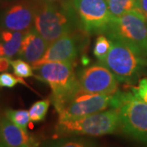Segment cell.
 Returning <instances> with one entry per match:
<instances>
[{"label": "cell", "mask_w": 147, "mask_h": 147, "mask_svg": "<svg viewBox=\"0 0 147 147\" xmlns=\"http://www.w3.org/2000/svg\"><path fill=\"white\" fill-rule=\"evenodd\" d=\"M82 92L91 94L113 95L119 91V81L101 63L83 69L78 75Z\"/></svg>", "instance_id": "9c48e42d"}, {"label": "cell", "mask_w": 147, "mask_h": 147, "mask_svg": "<svg viewBox=\"0 0 147 147\" xmlns=\"http://www.w3.org/2000/svg\"><path fill=\"white\" fill-rule=\"evenodd\" d=\"M49 106L50 100L47 99L38 100L35 103H34L29 110L30 121L34 123H39L44 120Z\"/></svg>", "instance_id": "ac0fdd59"}, {"label": "cell", "mask_w": 147, "mask_h": 147, "mask_svg": "<svg viewBox=\"0 0 147 147\" xmlns=\"http://www.w3.org/2000/svg\"><path fill=\"white\" fill-rule=\"evenodd\" d=\"M39 143L28 131L7 118L0 119V147H38Z\"/></svg>", "instance_id": "7c38bea8"}, {"label": "cell", "mask_w": 147, "mask_h": 147, "mask_svg": "<svg viewBox=\"0 0 147 147\" xmlns=\"http://www.w3.org/2000/svg\"><path fill=\"white\" fill-rule=\"evenodd\" d=\"M110 48V40L103 34L98 35L96 38L93 47V55L99 62L105 61Z\"/></svg>", "instance_id": "d6986e66"}, {"label": "cell", "mask_w": 147, "mask_h": 147, "mask_svg": "<svg viewBox=\"0 0 147 147\" xmlns=\"http://www.w3.org/2000/svg\"><path fill=\"white\" fill-rule=\"evenodd\" d=\"M110 40V51L105 61L100 63L110 69L119 83L133 84L147 65L146 57L121 41Z\"/></svg>", "instance_id": "5b68a950"}, {"label": "cell", "mask_w": 147, "mask_h": 147, "mask_svg": "<svg viewBox=\"0 0 147 147\" xmlns=\"http://www.w3.org/2000/svg\"><path fill=\"white\" fill-rule=\"evenodd\" d=\"M80 41L74 33L58 38L49 45L45 54L39 61L32 64V67H37L47 62L74 63L81 50Z\"/></svg>", "instance_id": "30bf717a"}, {"label": "cell", "mask_w": 147, "mask_h": 147, "mask_svg": "<svg viewBox=\"0 0 147 147\" xmlns=\"http://www.w3.org/2000/svg\"><path fill=\"white\" fill-rule=\"evenodd\" d=\"M80 30L86 34H104L113 18L107 0H72Z\"/></svg>", "instance_id": "52a82bcc"}, {"label": "cell", "mask_w": 147, "mask_h": 147, "mask_svg": "<svg viewBox=\"0 0 147 147\" xmlns=\"http://www.w3.org/2000/svg\"><path fill=\"white\" fill-rule=\"evenodd\" d=\"M3 56V46H2V42L0 40V57H2Z\"/></svg>", "instance_id": "484cf974"}, {"label": "cell", "mask_w": 147, "mask_h": 147, "mask_svg": "<svg viewBox=\"0 0 147 147\" xmlns=\"http://www.w3.org/2000/svg\"><path fill=\"white\" fill-rule=\"evenodd\" d=\"M109 9L114 17L123 16L128 11L137 10V0H107Z\"/></svg>", "instance_id": "2e32d148"}, {"label": "cell", "mask_w": 147, "mask_h": 147, "mask_svg": "<svg viewBox=\"0 0 147 147\" xmlns=\"http://www.w3.org/2000/svg\"><path fill=\"white\" fill-rule=\"evenodd\" d=\"M26 32L2 30L0 32V40L3 46V57L11 59L18 54Z\"/></svg>", "instance_id": "5bb4252c"}, {"label": "cell", "mask_w": 147, "mask_h": 147, "mask_svg": "<svg viewBox=\"0 0 147 147\" xmlns=\"http://www.w3.org/2000/svg\"><path fill=\"white\" fill-rule=\"evenodd\" d=\"M42 3H55L59 0H40Z\"/></svg>", "instance_id": "d4e9b609"}, {"label": "cell", "mask_w": 147, "mask_h": 147, "mask_svg": "<svg viewBox=\"0 0 147 147\" xmlns=\"http://www.w3.org/2000/svg\"><path fill=\"white\" fill-rule=\"evenodd\" d=\"M120 129L119 109L109 110L70 120H58L55 127V137L70 136L101 137L113 134Z\"/></svg>", "instance_id": "3957f363"}, {"label": "cell", "mask_w": 147, "mask_h": 147, "mask_svg": "<svg viewBox=\"0 0 147 147\" xmlns=\"http://www.w3.org/2000/svg\"><path fill=\"white\" fill-rule=\"evenodd\" d=\"M34 28L49 44L80 30L73 1L63 0L61 4L42 3L36 9Z\"/></svg>", "instance_id": "6da1fadb"}, {"label": "cell", "mask_w": 147, "mask_h": 147, "mask_svg": "<svg viewBox=\"0 0 147 147\" xmlns=\"http://www.w3.org/2000/svg\"><path fill=\"white\" fill-rule=\"evenodd\" d=\"M131 91L137 95L139 98L147 103V77L139 80L137 87L132 88Z\"/></svg>", "instance_id": "7402d4cb"}, {"label": "cell", "mask_w": 147, "mask_h": 147, "mask_svg": "<svg viewBox=\"0 0 147 147\" xmlns=\"http://www.w3.org/2000/svg\"><path fill=\"white\" fill-rule=\"evenodd\" d=\"M33 69L36 71L34 77L51 88L52 102L57 113L81 91L74 63L47 62Z\"/></svg>", "instance_id": "7a4b0ae2"}, {"label": "cell", "mask_w": 147, "mask_h": 147, "mask_svg": "<svg viewBox=\"0 0 147 147\" xmlns=\"http://www.w3.org/2000/svg\"><path fill=\"white\" fill-rule=\"evenodd\" d=\"M116 108L115 93L113 95L91 94L80 91L57 114L60 121L70 120Z\"/></svg>", "instance_id": "ba28073f"}, {"label": "cell", "mask_w": 147, "mask_h": 147, "mask_svg": "<svg viewBox=\"0 0 147 147\" xmlns=\"http://www.w3.org/2000/svg\"><path fill=\"white\" fill-rule=\"evenodd\" d=\"M4 115L6 118H7L13 123L27 131V127L30 121L29 110L7 109L5 110Z\"/></svg>", "instance_id": "e0dca14e"}, {"label": "cell", "mask_w": 147, "mask_h": 147, "mask_svg": "<svg viewBox=\"0 0 147 147\" xmlns=\"http://www.w3.org/2000/svg\"><path fill=\"white\" fill-rule=\"evenodd\" d=\"M49 45L33 27L26 32L17 56L32 65L43 57Z\"/></svg>", "instance_id": "4fadbf2b"}, {"label": "cell", "mask_w": 147, "mask_h": 147, "mask_svg": "<svg viewBox=\"0 0 147 147\" xmlns=\"http://www.w3.org/2000/svg\"><path fill=\"white\" fill-rule=\"evenodd\" d=\"M137 8L147 19V0H137Z\"/></svg>", "instance_id": "603a6c76"}, {"label": "cell", "mask_w": 147, "mask_h": 147, "mask_svg": "<svg viewBox=\"0 0 147 147\" xmlns=\"http://www.w3.org/2000/svg\"><path fill=\"white\" fill-rule=\"evenodd\" d=\"M11 66L12 67L14 74L21 78H30L34 76L32 66L29 62L23 59H16L11 61Z\"/></svg>", "instance_id": "ffe728a7"}, {"label": "cell", "mask_w": 147, "mask_h": 147, "mask_svg": "<svg viewBox=\"0 0 147 147\" xmlns=\"http://www.w3.org/2000/svg\"><path fill=\"white\" fill-rule=\"evenodd\" d=\"M42 147H98L93 140L81 136L54 137L42 143Z\"/></svg>", "instance_id": "9a60e30c"}, {"label": "cell", "mask_w": 147, "mask_h": 147, "mask_svg": "<svg viewBox=\"0 0 147 147\" xmlns=\"http://www.w3.org/2000/svg\"><path fill=\"white\" fill-rule=\"evenodd\" d=\"M119 110L121 131L137 142L147 144V103L132 91L122 92Z\"/></svg>", "instance_id": "8992f818"}, {"label": "cell", "mask_w": 147, "mask_h": 147, "mask_svg": "<svg viewBox=\"0 0 147 147\" xmlns=\"http://www.w3.org/2000/svg\"><path fill=\"white\" fill-rule=\"evenodd\" d=\"M36 9L27 3H18L0 13V28L11 31H28L34 25Z\"/></svg>", "instance_id": "8fae6325"}, {"label": "cell", "mask_w": 147, "mask_h": 147, "mask_svg": "<svg viewBox=\"0 0 147 147\" xmlns=\"http://www.w3.org/2000/svg\"><path fill=\"white\" fill-rule=\"evenodd\" d=\"M21 83L29 87V85L23 80V78L17 77L7 72H3L0 74V88H12L16 84Z\"/></svg>", "instance_id": "44dd1931"}, {"label": "cell", "mask_w": 147, "mask_h": 147, "mask_svg": "<svg viewBox=\"0 0 147 147\" xmlns=\"http://www.w3.org/2000/svg\"><path fill=\"white\" fill-rule=\"evenodd\" d=\"M11 60L8 57H0V74L5 72L10 68Z\"/></svg>", "instance_id": "cb8c5ba5"}, {"label": "cell", "mask_w": 147, "mask_h": 147, "mask_svg": "<svg viewBox=\"0 0 147 147\" xmlns=\"http://www.w3.org/2000/svg\"><path fill=\"white\" fill-rule=\"evenodd\" d=\"M109 39L119 40L147 57V19L137 10L114 17L104 33Z\"/></svg>", "instance_id": "277c9868"}]
</instances>
